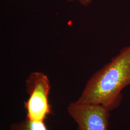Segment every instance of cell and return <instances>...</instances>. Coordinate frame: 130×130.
<instances>
[{
	"instance_id": "2",
	"label": "cell",
	"mask_w": 130,
	"mask_h": 130,
	"mask_svg": "<svg viewBox=\"0 0 130 130\" xmlns=\"http://www.w3.org/2000/svg\"><path fill=\"white\" fill-rule=\"evenodd\" d=\"M26 92L28 95L24 102L26 118L32 121L45 122L51 113L49 101L51 83L47 75L35 71L30 73L25 79Z\"/></svg>"
},
{
	"instance_id": "4",
	"label": "cell",
	"mask_w": 130,
	"mask_h": 130,
	"mask_svg": "<svg viewBox=\"0 0 130 130\" xmlns=\"http://www.w3.org/2000/svg\"><path fill=\"white\" fill-rule=\"evenodd\" d=\"M9 130H48L45 122L32 121L25 118L10 125Z\"/></svg>"
},
{
	"instance_id": "1",
	"label": "cell",
	"mask_w": 130,
	"mask_h": 130,
	"mask_svg": "<svg viewBox=\"0 0 130 130\" xmlns=\"http://www.w3.org/2000/svg\"><path fill=\"white\" fill-rule=\"evenodd\" d=\"M130 85V44L91 76L77 101L102 105L111 111L119 107L122 90Z\"/></svg>"
},
{
	"instance_id": "5",
	"label": "cell",
	"mask_w": 130,
	"mask_h": 130,
	"mask_svg": "<svg viewBox=\"0 0 130 130\" xmlns=\"http://www.w3.org/2000/svg\"><path fill=\"white\" fill-rule=\"evenodd\" d=\"M69 2H72V1H78L82 6H87L92 2V0H68Z\"/></svg>"
},
{
	"instance_id": "3",
	"label": "cell",
	"mask_w": 130,
	"mask_h": 130,
	"mask_svg": "<svg viewBox=\"0 0 130 130\" xmlns=\"http://www.w3.org/2000/svg\"><path fill=\"white\" fill-rule=\"evenodd\" d=\"M68 113L77 125V130H108L110 111L102 105L71 102Z\"/></svg>"
}]
</instances>
